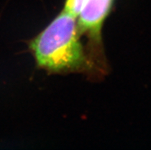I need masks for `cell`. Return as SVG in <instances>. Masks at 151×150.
I'll return each mask as SVG.
<instances>
[{
  "instance_id": "obj_2",
  "label": "cell",
  "mask_w": 151,
  "mask_h": 150,
  "mask_svg": "<svg viewBox=\"0 0 151 150\" xmlns=\"http://www.w3.org/2000/svg\"><path fill=\"white\" fill-rule=\"evenodd\" d=\"M114 0H85L79 11L78 27L79 32L86 33L93 44H99L101 30L111 11Z\"/></svg>"
},
{
  "instance_id": "obj_3",
  "label": "cell",
  "mask_w": 151,
  "mask_h": 150,
  "mask_svg": "<svg viewBox=\"0 0 151 150\" xmlns=\"http://www.w3.org/2000/svg\"><path fill=\"white\" fill-rule=\"evenodd\" d=\"M85 0H66L64 11L69 12L75 17H78L79 11Z\"/></svg>"
},
{
  "instance_id": "obj_1",
  "label": "cell",
  "mask_w": 151,
  "mask_h": 150,
  "mask_svg": "<svg viewBox=\"0 0 151 150\" xmlns=\"http://www.w3.org/2000/svg\"><path fill=\"white\" fill-rule=\"evenodd\" d=\"M76 18L63 10L31 42L38 66L51 72L81 70L90 66Z\"/></svg>"
}]
</instances>
